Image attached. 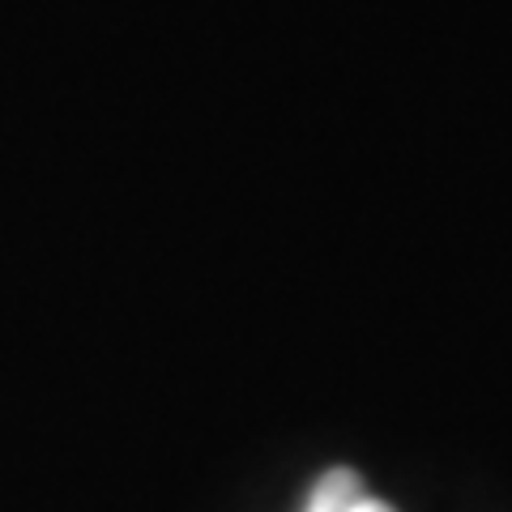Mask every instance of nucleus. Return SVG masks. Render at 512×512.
<instances>
[{"mask_svg": "<svg viewBox=\"0 0 512 512\" xmlns=\"http://www.w3.org/2000/svg\"><path fill=\"white\" fill-rule=\"evenodd\" d=\"M363 495V483H359V474L350 470V466H333L325 470L312 483L308 491V500H303L299 512H346L350 504H355Z\"/></svg>", "mask_w": 512, "mask_h": 512, "instance_id": "obj_1", "label": "nucleus"}, {"mask_svg": "<svg viewBox=\"0 0 512 512\" xmlns=\"http://www.w3.org/2000/svg\"><path fill=\"white\" fill-rule=\"evenodd\" d=\"M346 512H393L389 504H384V500H372V495H359V500L355 504H350Z\"/></svg>", "mask_w": 512, "mask_h": 512, "instance_id": "obj_2", "label": "nucleus"}]
</instances>
